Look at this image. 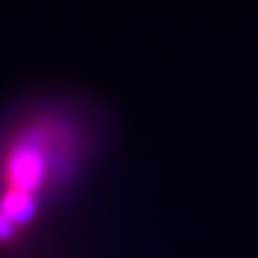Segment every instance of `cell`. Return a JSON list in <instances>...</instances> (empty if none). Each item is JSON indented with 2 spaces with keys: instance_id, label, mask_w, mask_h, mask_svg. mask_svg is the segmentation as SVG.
<instances>
[{
  "instance_id": "1",
  "label": "cell",
  "mask_w": 258,
  "mask_h": 258,
  "mask_svg": "<svg viewBox=\"0 0 258 258\" xmlns=\"http://www.w3.org/2000/svg\"><path fill=\"white\" fill-rule=\"evenodd\" d=\"M45 174H48V153H45V140L40 135H27L8 150L3 163L6 190L37 195Z\"/></svg>"
},
{
  "instance_id": "2",
  "label": "cell",
  "mask_w": 258,
  "mask_h": 258,
  "mask_svg": "<svg viewBox=\"0 0 258 258\" xmlns=\"http://www.w3.org/2000/svg\"><path fill=\"white\" fill-rule=\"evenodd\" d=\"M0 211L14 221V224L24 227L27 221L34 216V211H37V195H27V192H11L6 190L3 201H0Z\"/></svg>"
},
{
  "instance_id": "3",
  "label": "cell",
  "mask_w": 258,
  "mask_h": 258,
  "mask_svg": "<svg viewBox=\"0 0 258 258\" xmlns=\"http://www.w3.org/2000/svg\"><path fill=\"white\" fill-rule=\"evenodd\" d=\"M14 234H16V224L11 221L3 211H0V242H8V240H14Z\"/></svg>"
}]
</instances>
